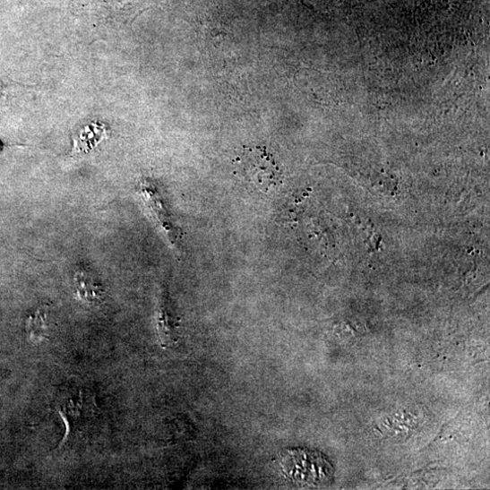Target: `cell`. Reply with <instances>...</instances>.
<instances>
[{
  "label": "cell",
  "instance_id": "6da1fadb",
  "mask_svg": "<svg viewBox=\"0 0 490 490\" xmlns=\"http://www.w3.org/2000/svg\"><path fill=\"white\" fill-rule=\"evenodd\" d=\"M235 167L238 176L260 192L269 193L281 183V170L265 148L244 149L236 157Z\"/></svg>",
  "mask_w": 490,
  "mask_h": 490
},
{
  "label": "cell",
  "instance_id": "7a4b0ae2",
  "mask_svg": "<svg viewBox=\"0 0 490 490\" xmlns=\"http://www.w3.org/2000/svg\"><path fill=\"white\" fill-rule=\"evenodd\" d=\"M78 294L89 303L99 302L102 297V288L92 275L78 274L76 277Z\"/></svg>",
  "mask_w": 490,
  "mask_h": 490
},
{
  "label": "cell",
  "instance_id": "3957f363",
  "mask_svg": "<svg viewBox=\"0 0 490 490\" xmlns=\"http://www.w3.org/2000/svg\"><path fill=\"white\" fill-rule=\"evenodd\" d=\"M2 149H3V145L2 143H0V151H2Z\"/></svg>",
  "mask_w": 490,
  "mask_h": 490
}]
</instances>
